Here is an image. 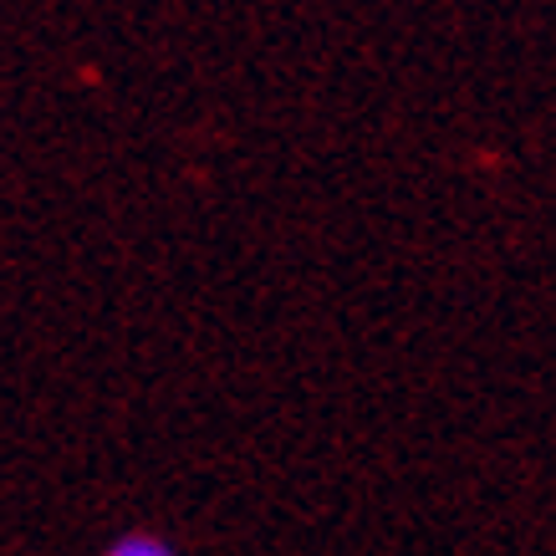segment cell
I'll return each instance as SVG.
<instances>
[{"mask_svg":"<svg viewBox=\"0 0 556 556\" xmlns=\"http://www.w3.org/2000/svg\"><path fill=\"white\" fill-rule=\"evenodd\" d=\"M102 556H179V552H174L164 536H153V531H128V536H118Z\"/></svg>","mask_w":556,"mask_h":556,"instance_id":"1","label":"cell"}]
</instances>
